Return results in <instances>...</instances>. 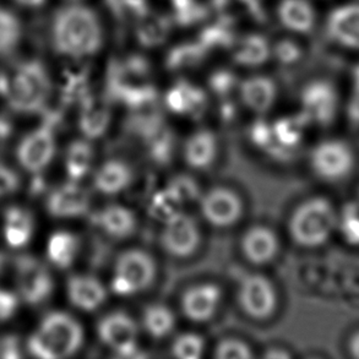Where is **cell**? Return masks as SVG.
Here are the masks:
<instances>
[{"instance_id":"cell-1","label":"cell","mask_w":359,"mask_h":359,"mask_svg":"<svg viewBox=\"0 0 359 359\" xmlns=\"http://www.w3.org/2000/svg\"><path fill=\"white\" fill-rule=\"evenodd\" d=\"M52 46L60 55L83 59L97 53L103 44V29L98 15L83 5L59 9L52 21Z\"/></svg>"},{"instance_id":"cell-43","label":"cell","mask_w":359,"mask_h":359,"mask_svg":"<svg viewBox=\"0 0 359 359\" xmlns=\"http://www.w3.org/2000/svg\"><path fill=\"white\" fill-rule=\"evenodd\" d=\"M236 76L229 72H219L211 76V88L217 95H229L236 85Z\"/></svg>"},{"instance_id":"cell-19","label":"cell","mask_w":359,"mask_h":359,"mask_svg":"<svg viewBox=\"0 0 359 359\" xmlns=\"http://www.w3.org/2000/svg\"><path fill=\"white\" fill-rule=\"evenodd\" d=\"M239 97L252 112L265 114L276 102V83L272 79L262 75L245 79L239 83Z\"/></svg>"},{"instance_id":"cell-37","label":"cell","mask_w":359,"mask_h":359,"mask_svg":"<svg viewBox=\"0 0 359 359\" xmlns=\"http://www.w3.org/2000/svg\"><path fill=\"white\" fill-rule=\"evenodd\" d=\"M183 204L175 198L168 188L157 191L150 203V214L154 219H158L162 224L167 219L180 214Z\"/></svg>"},{"instance_id":"cell-29","label":"cell","mask_w":359,"mask_h":359,"mask_svg":"<svg viewBox=\"0 0 359 359\" xmlns=\"http://www.w3.org/2000/svg\"><path fill=\"white\" fill-rule=\"evenodd\" d=\"M141 325L146 334L152 339L162 340L175 330V313L165 304H150L142 311Z\"/></svg>"},{"instance_id":"cell-25","label":"cell","mask_w":359,"mask_h":359,"mask_svg":"<svg viewBox=\"0 0 359 359\" xmlns=\"http://www.w3.org/2000/svg\"><path fill=\"white\" fill-rule=\"evenodd\" d=\"M172 21L165 15L147 11L135 21V37L145 48H157L168 39Z\"/></svg>"},{"instance_id":"cell-35","label":"cell","mask_w":359,"mask_h":359,"mask_svg":"<svg viewBox=\"0 0 359 359\" xmlns=\"http://www.w3.org/2000/svg\"><path fill=\"white\" fill-rule=\"evenodd\" d=\"M231 21L229 20H221L217 24L208 26L200 34V43L204 46L208 50L219 48V47H232L234 43V36L231 29Z\"/></svg>"},{"instance_id":"cell-3","label":"cell","mask_w":359,"mask_h":359,"mask_svg":"<svg viewBox=\"0 0 359 359\" xmlns=\"http://www.w3.org/2000/svg\"><path fill=\"white\" fill-rule=\"evenodd\" d=\"M83 344V329L75 318L54 311L29 337V351L39 358L60 359L75 355Z\"/></svg>"},{"instance_id":"cell-33","label":"cell","mask_w":359,"mask_h":359,"mask_svg":"<svg viewBox=\"0 0 359 359\" xmlns=\"http://www.w3.org/2000/svg\"><path fill=\"white\" fill-rule=\"evenodd\" d=\"M209 50L199 41L183 43L170 49L165 58V67L170 70H184L198 67L204 62Z\"/></svg>"},{"instance_id":"cell-30","label":"cell","mask_w":359,"mask_h":359,"mask_svg":"<svg viewBox=\"0 0 359 359\" xmlns=\"http://www.w3.org/2000/svg\"><path fill=\"white\" fill-rule=\"evenodd\" d=\"M80 243L75 234L70 232H57L52 234L47 245V255L50 262L59 269H68L78 257Z\"/></svg>"},{"instance_id":"cell-14","label":"cell","mask_w":359,"mask_h":359,"mask_svg":"<svg viewBox=\"0 0 359 359\" xmlns=\"http://www.w3.org/2000/svg\"><path fill=\"white\" fill-rule=\"evenodd\" d=\"M55 154V139L48 126L39 128L21 141L18 149V158L25 170L39 172L53 160Z\"/></svg>"},{"instance_id":"cell-50","label":"cell","mask_w":359,"mask_h":359,"mask_svg":"<svg viewBox=\"0 0 359 359\" xmlns=\"http://www.w3.org/2000/svg\"><path fill=\"white\" fill-rule=\"evenodd\" d=\"M18 4L27 8H39L46 3V0H15Z\"/></svg>"},{"instance_id":"cell-5","label":"cell","mask_w":359,"mask_h":359,"mask_svg":"<svg viewBox=\"0 0 359 359\" xmlns=\"http://www.w3.org/2000/svg\"><path fill=\"white\" fill-rule=\"evenodd\" d=\"M156 275L155 259L149 252L137 248L128 249L114 262L111 290L117 296H135L154 283Z\"/></svg>"},{"instance_id":"cell-22","label":"cell","mask_w":359,"mask_h":359,"mask_svg":"<svg viewBox=\"0 0 359 359\" xmlns=\"http://www.w3.org/2000/svg\"><path fill=\"white\" fill-rule=\"evenodd\" d=\"M165 102L175 114L196 117L204 112L208 97L201 88L187 81H180L165 93Z\"/></svg>"},{"instance_id":"cell-51","label":"cell","mask_w":359,"mask_h":359,"mask_svg":"<svg viewBox=\"0 0 359 359\" xmlns=\"http://www.w3.org/2000/svg\"><path fill=\"white\" fill-rule=\"evenodd\" d=\"M231 1H232V0H212V4H214L215 8L222 10L224 9L227 5L231 4Z\"/></svg>"},{"instance_id":"cell-32","label":"cell","mask_w":359,"mask_h":359,"mask_svg":"<svg viewBox=\"0 0 359 359\" xmlns=\"http://www.w3.org/2000/svg\"><path fill=\"white\" fill-rule=\"evenodd\" d=\"M308 123L302 113L299 116L281 118L271 124L273 137L281 149L288 151L301 144Z\"/></svg>"},{"instance_id":"cell-36","label":"cell","mask_w":359,"mask_h":359,"mask_svg":"<svg viewBox=\"0 0 359 359\" xmlns=\"http://www.w3.org/2000/svg\"><path fill=\"white\" fill-rule=\"evenodd\" d=\"M337 229L342 238L351 247H359V205L350 203L341 210Z\"/></svg>"},{"instance_id":"cell-11","label":"cell","mask_w":359,"mask_h":359,"mask_svg":"<svg viewBox=\"0 0 359 359\" xmlns=\"http://www.w3.org/2000/svg\"><path fill=\"white\" fill-rule=\"evenodd\" d=\"M15 267L16 285L22 299L32 306L47 301L53 292V278L48 269L29 255L18 257Z\"/></svg>"},{"instance_id":"cell-16","label":"cell","mask_w":359,"mask_h":359,"mask_svg":"<svg viewBox=\"0 0 359 359\" xmlns=\"http://www.w3.org/2000/svg\"><path fill=\"white\" fill-rule=\"evenodd\" d=\"M47 209L59 219L81 217L90 210V195L78 182H70L49 195Z\"/></svg>"},{"instance_id":"cell-21","label":"cell","mask_w":359,"mask_h":359,"mask_svg":"<svg viewBox=\"0 0 359 359\" xmlns=\"http://www.w3.org/2000/svg\"><path fill=\"white\" fill-rule=\"evenodd\" d=\"M219 154V144L212 131H195L187 139L183 147L185 163L193 170H203L214 165Z\"/></svg>"},{"instance_id":"cell-41","label":"cell","mask_w":359,"mask_h":359,"mask_svg":"<svg viewBox=\"0 0 359 359\" xmlns=\"http://www.w3.org/2000/svg\"><path fill=\"white\" fill-rule=\"evenodd\" d=\"M215 357L219 359H250L254 357L250 346L239 339H224L216 346Z\"/></svg>"},{"instance_id":"cell-48","label":"cell","mask_w":359,"mask_h":359,"mask_svg":"<svg viewBox=\"0 0 359 359\" xmlns=\"http://www.w3.org/2000/svg\"><path fill=\"white\" fill-rule=\"evenodd\" d=\"M264 357L269 359L288 358L290 353L285 350H281V348H270V350L266 351Z\"/></svg>"},{"instance_id":"cell-40","label":"cell","mask_w":359,"mask_h":359,"mask_svg":"<svg viewBox=\"0 0 359 359\" xmlns=\"http://www.w3.org/2000/svg\"><path fill=\"white\" fill-rule=\"evenodd\" d=\"M165 188H168L183 205L196 201L200 198L199 187L196 182L188 175L175 177Z\"/></svg>"},{"instance_id":"cell-46","label":"cell","mask_w":359,"mask_h":359,"mask_svg":"<svg viewBox=\"0 0 359 359\" xmlns=\"http://www.w3.org/2000/svg\"><path fill=\"white\" fill-rule=\"evenodd\" d=\"M19 341L14 336H5L0 339V358H19Z\"/></svg>"},{"instance_id":"cell-4","label":"cell","mask_w":359,"mask_h":359,"mask_svg":"<svg viewBox=\"0 0 359 359\" xmlns=\"http://www.w3.org/2000/svg\"><path fill=\"white\" fill-rule=\"evenodd\" d=\"M337 219L339 215L330 200L316 196L303 201L292 212L288 232L301 247H320L337 229Z\"/></svg>"},{"instance_id":"cell-2","label":"cell","mask_w":359,"mask_h":359,"mask_svg":"<svg viewBox=\"0 0 359 359\" xmlns=\"http://www.w3.org/2000/svg\"><path fill=\"white\" fill-rule=\"evenodd\" d=\"M52 93L48 72L37 60L25 62L11 75H0V93L13 109L21 113H36L43 109Z\"/></svg>"},{"instance_id":"cell-7","label":"cell","mask_w":359,"mask_h":359,"mask_svg":"<svg viewBox=\"0 0 359 359\" xmlns=\"http://www.w3.org/2000/svg\"><path fill=\"white\" fill-rule=\"evenodd\" d=\"M98 339L119 357H134L139 352V326L124 311L103 316L97 325Z\"/></svg>"},{"instance_id":"cell-38","label":"cell","mask_w":359,"mask_h":359,"mask_svg":"<svg viewBox=\"0 0 359 359\" xmlns=\"http://www.w3.org/2000/svg\"><path fill=\"white\" fill-rule=\"evenodd\" d=\"M170 350L175 358L198 359L204 353L205 341L198 334L185 332L173 341Z\"/></svg>"},{"instance_id":"cell-31","label":"cell","mask_w":359,"mask_h":359,"mask_svg":"<svg viewBox=\"0 0 359 359\" xmlns=\"http://www.w3.org/2000/svg\"><path fill=\"white\" fill-rule=\"evenodd\" d=\"M93 149L88 140H76L70 144L65 155V170L72 182L83 180L91 172Z\"/></svg>"},{"instance_id":"cell-42","label":"cell","mask_w":359,"mask_h":359,"mask_svg":"<svg viewBox=\"0 0 359 359\" xmlns=\"http://www.w3.org/2000/svg\"><path fill=\"white\" fill-rule=\"evenodd\" d=\"M272 54L281 65H293L303 58V49L301 46L292 39H282L275 44Z\"/></svg>"},{"instance_id":"cell-13","label":"cell","mask_w":359,"mask_h":359,"mask_svg":"<svg viewBox=\"0 0 359 359\" xmlns=\"http://www.w3.org/2000/svg\"><path fill=\"white\" fill-rule=\"evenodd\" d=\"M221 299V288L211 282H204L185 290L180 306L187 319L194 323H206L216 316Z\"/></svg>"},{"instance_id":"cell-20","label":"cell","mask_w":359,"mask_h":359,"mask_svg":"<svg viewBox=\"0 0 359 359\" xmlns=\"http://www.w3.org/2000/svg\"><path fill=\"white\" fill-rule=\"evenodd\" d=\"M96 224L113 239H126L135 233L137 219L133 210L121 204L104 206L96 215Z\"/></svg>"},{"instance_id":"cell-39","label":"cell","mask_w":359,"mask_h":359,"mask_svg":"<svg viewBox=\"0 0 359 359\" xmlns=\"http://www.w3.org/2000/svg\"><path fill=\"white\" fill-rule=\"evenodd\" d=\"M177 24L189 26L204 19L208 10L196 0H172Z\"/></svg>"},{"instance_id":"cell-17","label":"cell","mask_w":359,"mask_h":359,"mask_svg":"<svg viewBox=\"0 0 359 359\" xmlns=\"http://www.w3.org/2000/svg\"><path fill=\"white\" fill-rule=\"evenodd\" d=\"M241 248L248 262L262 266L267 265L277 257L280 250V241L275 231L266 226H252L243 234Z\"/></svg>"},{"instance_id":"cell-44","label":"cell","mask_w":359,"mask_h":359,"mask_svg":"<svg viewBox=\"0 0 359 359\" xmlns=\"http://www.w3.org/2000/svg\"><path fill=\"white\" fill-rule=\"evenodd\" d=\"M19 184L16 173L5 165H0V196L13 193L19 188Z\"/></svg>"},{"instance_id":"cell-27","label":"cell","mask_w":359,"mask_h":359,"mask_svg":"<svg viewBox=\"0 0 359 359\" xmlns=\"http://www.w3.org/2000/svg\"><path fill=\"white\" fill-rule=\"evenodd\" d=\"M232 58L242 67H260L270 58L271 49L266 37L262 34H247L232 44Z\"/></svg>"},{"instance_id":"cell-15","label":"cell","mask_w":359,"mask_h":359,"mask_svg":"<svg viewBox=\"0 0 359 359\" xmlns=\"http://www.w3.org/2000/svg\"><path fill=\"white\" fill-rule=\"evenodd\" d=\"M326 34L341 47L359 50V3H348L332 10L326 20Z\"/></svg>"},{"instance_id":"cell-9","label":"cell","mask_w":359,"mask_h":359,"mask_svg":"<svg viewBox=\"0 0 359 359\" xmlns=\"http://www.w3.org/2000/svg\"><path fill=\"white\" fill-rule=\"evenodd\" d=\"M277 292L267 277L252 273L244 277L238 288V304L245 316L265 320L276 311Z\"/></svg>"},{"instance_id":"cell-23","label":"cell","mask_w":359,"mask_h":359,"mask_svg":"<svg viewBox=\"0 0 359 359\" xmlns=\"http://www.w3.org/2000/svg\"><path fill=\"white\" fill-rule=\"evenodd\" d=\"M133 182V170L121 160L106 161L93 175V187L103 195H117L128 189Z\"/></svg>"},{"instance_id":"cell-28","label":"cell","mask_w":359,"mask_h":359,"mask_svg":"<svg viewBox=\"0 0 359 359\" xmlns=\"http://www.w3.org/2000/svg\"><path fill=\"white\" fill-rule=\"evenodd\" d=\"M34 233V219L29 211L11 208L5 214L4 234L10 247L21 248L29 242Z\"/></svg>"},{"instance_id":"cell-6","label":"cell","mask_w":359,"mask_h":359,"mask_svg":"<svg viewBox=\"0 0 359 359\" xmlns=\"http://www.w3.org/2000/svg\"><path fill=\"white\" fill-rule=\"evenodd\" d=\"M311 167L320 180L341 182L350 177L355 170V152L345 141H323L311 151Z\"/></svg>"},{"instance_id":"cell-45","label":"cell","mask_w":359,"mask_h":359,"mask_svg":"<svg viewBox=\"0 0 359 359\" xmlns=\"http://www.w3.org/2000/svg\"><path fill=\"white\" fill-rule=\"evenodd\" d=\"M18 308V298L8 291L0 290V321H5L14 316Z\"/></svg>"},{"instance_id":"cell-34","label":"cell","mask_w":359,"mask_h":359,"mask_svg":"<svg viewBox=\"0 0 359 359\" xmlns=\"http://www.w3.org/2000/svg\"><path fill=\"white\" fill-rule=\"evenodd\" d=\"M22 36V25L10 10L0 8V57L11 53Z\"/></svg>"},{"instance_id":"cell-24","label":"cell","mask_w":359,"mask_h":359,"mask_svg":"<svg viewBox=\"0 0 359 359\" xmlns=\"http://www.w3.org/2000/svg\"><path fill=\"white\" fill-rule=\"evenodd\" d=\"M277 14L282 26L296 34H309L316 26V10L308 0H281Z\"/></svg>"},{"instance_id":"cell-10","label":"cell","mask_w":359,"mask_h":359,"mask_svg":"<svg viewBox=\"0 0 359 359\" xmlns=\"http://www.w3.org/2000/svg\"><path fill=\"white\" fill-rule=\"evenodd\" d=\"M200 212L216 229H229L242 219L243 201L234 190L216 187L200 195Z\"/></svg>"},{"instance_id":"cell-12","label":"cell","mask_w":359,"mask_h":359,"mask_svg":"<svg viewBox=\"0 0 359 359\" xmlns=\"http://www.w3.org/2000/svg\"><path fill=\"white\" fill-rule=\"evenodd\" d=\"M302 114L309 123L330 126L339 107L335 86L326 80H314L303 88L301 95Z\"/></svg>"},{"instance_id":"cell-26","label":"cell","mask_w":359,"mask_h":359,"mask_svg":"<svg viewBox=\"0 0 359 359\" xmlns=\"http://www.w3.org/2000/svg\"><path fill=\"white\" fill-rule=\"evenodd\" d=\"M111 121L107 104L96 97H86L79 118V126L88 140L98 139L104 135Z\"/></svg>"},{"instance_id":"cell-49","label":"cell","mask_w":359,"mask_h":359,"mask_svg":"<svg viewBox=\"0 0 359 359\" xmlns=\"http://www.w3.org/2000/svg\"><path fill=\"white\" fill-rule=\"evenodd\" d=\"M352 83H353L355 97L359 98V63L355 65L352 72Z\"/></svg>"},{"instance_id":"cell-47","label":"cell","mask_w":359,"mask_h":359,"mask_svg":"<svg viewBox=\"0 0 359 359\" xmlns=\"http://www.w3.org/2000/svg\"><path fill=\"white\" fill-rule=\"evenodd\" d=\"M348 351L355 358L359 359V331L351 336L348 341Z\"/></svg>"},{"instance_id":"cell-18","label":"cell","mask_w":359,"mask_h":359,"mask_svg":"<svg viewBox=\"0 0 359 359\" xmlns=\"http://www.w3.org/2000/svg\"><path fill=\"white\" fill-rule=\"evenodd\" d=\"M67 293L70 303L83 311H95L107 301V288L97 277L75 275L69 278Z\"/></svg>"},{"instance_id":"cell-8","label":"cell","mask_w":359,"mask_h":359,"mask_svg":"<svg viewBox=\"0 0 359 359\" xmlns=\"http://www.w3.org/2000/svg\"><path fill=\"white\" fill-rule=\"evenodd\" d=\"M160 243L162 249L170 257H193L201 244L199 226L191 216L180 211L163 222Z\"/></svg>"}]
</instances>
